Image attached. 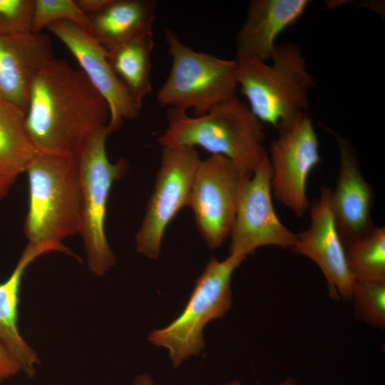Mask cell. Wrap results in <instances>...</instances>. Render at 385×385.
Listing matches in <instances>:
<instances>
[{
	"label": "cell",
	"instance_id": "e0dca14e",
	"mask_svg": "<svg viewBox=\"0 0 385 385\" xmlns=\"http://www.w3.org/2000/svg\"><path fill=\"white\" fill-rule=\"evenodd\" d=\"M53 252H63L53 245L28 243L10 276L0 283V342L29 378L34 376L39 359L37 353L23 339L18 328L20 287L28 267L36 258Z\"/></svg>",
	"mask_w": 385,
	"mask_h": 385
},
{
	"label": "cell",
	"instance_id": "ac0fdd59",
	"mask_svg": "<svg viewBox=\"0 0 385 385\" xmlns=\"http://www.w3.org/2000/svg\"><path fill=\"white\" fill-rule=\"evenodd\" d=\"M156 6L154 0H110L100 11L88 15V32L106 49L153 34Z\"/></svg>",
	"mask_w": 385,
	"mask_h": 385
},
{
	"label": "cell",
	"instance_id": "603a6c76",
	"mask_svg": "<svg viewBox=\"0 0 385 385\" xmlns=\"http://www.w3.org/2000/svg\"><path fill=\"white\" fill-rule=\"evenodd\" d=\"M68 21L88 31L90 21L75 0H34L31 33L40 34L52 23Z\"/></svg>",
	"mask_w": 385,
	"mask_h": 385
},
{
	"label": "cell",
	"instance_id": "83f0119b",
	"mask_svg": "<svg viewBox=\"0 0 385 385\" xmlns=\"http://www.w3.org/2000/svg\"><path fill=\"white\" fill-rule=\"evenodd\" d=\"M133 385H155L153 379L149 374H144L135 377Z\"/></svg>",
	"mask_w": 385,
	"mask_h": 385
},
{
	"label": "cell",
	"instance_id": "ba28073f",
	"mask_svg": "<svg viewBox=\"0 0 385 385\" xmlns=\"http://www.w3.org/2000/svg\"><path fill=\"white\" fill-rule=\"evenodd\" d=\"M200 162L195 148H163L153 190L135 237L138 252L150 259L158 257L166 228L178 212L188 206Z\"/></svg>",
	"mask_w": 385,
	"mask_h": 385
},
{
	"label": "cell",
	"instance_id": "277c9868",
	"mask_svg": "<svg viewBox=\"0 0 385 385\" xmlns=\"http://www.w3.org/2000/svg\"><path fill=\"white\" fill-rule=\"evenodd\" d=\"M235 60L238 88L250 111L263 124L278 130L307 113L315 82L298 44H278L268 62Z\"/></svg>",
	"mask_w": 385,
	"mask_h": 385
},
{
	"label": "cell",
	"instance_id": "8992f818",
	"mask_svg": "<svg viewBox=\"0 0 385 385\" xmlns=\"http://www.w3.org/2000/svg\"><path fill=\"white\" fill-rule=\"evenodd\" d=\"M164 38L172 58L169 74L157 93L161 106L202 115L236 96L237 64L196 51L165 29Z\"/></svg>",
	"mask_w": 385,
	"mask_h": 385
},
{
	"label": "cell",
	"instance_id": "52a82bcc",
	"mask_svg": "<svg viewBox=\"0 0 385 385\" xmlns=\"http://www.w3.org/2000/svg\"><path fill=\"white\" fill-rule=\"evenodd\" d=\"M245 259L235 254L222 261L211 257L181 314L165 327L149 334L151 344L168 350L173 367L200 354L205 348V327L212 320L222 318L231 308V277Z\"/></svg>",
	"mask_w": 385,
	"mask_h": 385
},
{
	"label": "cell",
	"instance_id": "484cf974",
	"mask_svg": "<svg viewBox=\"0 0 385 385\" xmlns=\"http://www.w3.org/2000/svg\"><path fill=\"white\" fill-rule=\"evenodd\" d=\"M75 1L81 11L88 16L100 11L110 0H75Z\"/></svg>",
	"mask_w": 385,
	"mask_h": 385
},
{
	"label": "cell",
	"instance_id": "5bb4252c",
	"mask_svg": "<svg viewBox=\"0 0 385 385\" xmlns=\"http://www.w3.org/2000/svg\"><path fill=\"white\" fill-rule=\"evenodd\" d=\"M337 143L339 169L330 205L344 247L367 234L375 225L371 219L374 191L364 178L356 150L350 142L329 130Z\"/></svg>",
	"mask_w": 385,
	"mask_h": 385
},
{
	"label": "cell",
	"instance_id": "8fae6325",
	"mask_svg": "<svg viewBox=\"0 0 385 385\" xmlns=\"http://www.w3.org/2000/svg\"><path fill=\"white\" fill-rule=\"evenodd\" d=\"M272 168L267 155L240 190L230 231V254L245 258L263 246L291 249L297 234L279 219L272 199Z\"/></svg>",
	"mask_w": 385,
	"mask_h": 385
},
{
	"label": "cell",
	"instance_id": "7c38bea8",
	"mask_svg": "<svg viewBox=\"0 0 385 385\" xmlns=\"http://www.w3.org/2000/svg\"><path fill=\"white\" fill-rule=\"evenodd\" d=\"M46 29L67 47L106 101L110 114L107 127L111 133L117 130L123 120L139 116L142 104L126 91L108 62L106 48L88 31L68 21L52 23Z\"/></svg>",
	"mask_w": 385,
	"mask_h": 385
},
{
	"label": "cell",
	"instance_id": "f1b7e54d",
	"mask_svg": "<svg viewBox=\"0 0 385 385\" xmlns=\"http://www.w3.org/2000/svg\"><path fill=\"white\" fill-rule=\"evenodd\" d=\"M225 385H242L238 381H232ZM276 385H297V381L291 378L287 379L285 381L280 382Z\"/></svg>",
	"mask_w": 385,
	"mask_h": 385
},
{
	"label": "cell",
	"instance_id": "44dd1931",
	"mask_svg": "<svg viewBox=\"0 0 385 385\" xmlns=\"http://www.w3.org/2000/svg\"><path fill=\"white\" fill-rule=\"evenodd\" d=\"M346 259L354 280L385 283V227L374 226L367 234L345 247Z\"/></svg>",
	"mask_w": 385,
	"mask_h": 385
},
{
	"label": "cell",
	"instance_id": "3957f363",
	"mask_svg": "<svg viewBox=\"0 0 385 385\" xmlns=\"http://www.w3.org/2000/svg\"><path fill=\"white\" fill-rule=\"evenodd\" d=\"M29 207L24 234L33 245H48L76 256L63 240L80 234L81 206L77 162L74 154L37 152L26 172Z\"/></svg>",
	"mask_w": 385,
	"mask_h": 385
},
{
	"label": "cell",
	"instance_id": "7a4b0ae2",
	"mask_svg": "<svg viewBox=\"0 0 385 385\" xmlns=\"http://www.w3.org/2000/svg\"><path fill=\"white\" fill-rule=\"evenodd\" d=\"M168 125L158 139L168 146H199L232 162L250 178L267 155L263 123L237 96L200 116L168 108Z\"/></svg>",
	"mask_w": 385,
	"mask_h": 385
},
{
	"label": "cell",
	"instance_id": "4fadbf2b",
	"mask_svg": "<svg viewBox=\"0 0 385 385\" xmlns=\"http://www.w3.org/2000/svg\"><path fill=\"white\" fill-rule=\"evenodd\" d=\"M331 189L322 186L310 206V224L297 234L290 249L317 264L324 274L330 297L350 302L354 280L348 269L345 247L337 230L330 205Z\"/></svg>",
	"mask_w": 385,
	"mask_h": 385
},
{
	"label": "cell",
	"instance_id": "cb8c5ba5",
	"mask_svg": "<svg viewBox=\"0 0 385 385\" xmlns=\"http://www.w3.org/2000/svg\"><path fill=\"white\" fill-rule=\"evenodd\" d=\"M34 0H0V36L31 33Z\"/></svg>",
	"mask_w": 385,
	"mask_h": 385
},
{
	"label": "cell",
	"instance_id": "9c48e42d",
	"mask_svg": "<svg viewBox=\"0 0 385 385\" xmlns=\"http://www.w3.org/2000/svg\"><path fill=\"white\" fill-rule=\"evenodd\" d=\"M245 177L227 158L211 155L196 170L188 206L208 247H220L230 236Z\"/></svg>",
	"mask_w": 385,
	"mask_h": 385
},
{
	"label": "cell",
	"instance_id": "7402d4cb",
	"mask_svg": "<svg viewBox=\"0 0 385 385\" xmlns=\"http://www.w3.org/2000/svg\"><path fill=\"white\" fill-rule=\"evenodd\" d=\"M351 302L356 319L384 329L385 283H364L354 281Z\"/></svg>",
	"mask_w": 385,
	"mask_h": 385
},
{
	"label": "cell",
	"instance_id": "d6986e66",
	"mask_svg": "<svg viewBox=\"0 0 385 385\" xmlns=\"http://www.w3.org/2000/svg\"><path fill=\"white\" fill-rule=\"evenodd\" d=\"M153 48V34L106 49L114 73L131 97L140 104L152 91L150 55Z\"/></svg>",
	"mask_w": 385,
	"mask_h": 385
},
{
	"label": "cell",
	"instance_id": "ffe728a7",
	"mask_svg": "<svg viewBox=\"0 0 385 385\" xmlns=\"http://www.w3.org/2000/svg\"><path fill=\"white\" fill-rule=\"evenodd\" d=\"M26 113L0 101V172L14 179L26 172L37 153L28 133Z\"/></svg>",
	"mask_w": 385,
	"mask_h": 385
},
{
	"label": "cell",
	"instance_id": "4316f807",
	"mask_svg": "<svg viewBox=\"0 0 385 385\" xmlns=\"http://www.w3.org/2000/svg\"><path fill=\"white\" fill-rule=\"evenodd\" d=\"M15 180V179L5 175L0 172V200L7 196Z\"/></svg>",
	"mask_w": 385,
	"mask_h": 385
},
{
	"label": "cell",
	"instance_id": "9a60e30c",
	"mask_svg": "<svg viewBox=\"0 0 385 385\" xmlns=\"http://www.w3.org/2000/svg\"><path fill=\"white\" fill-rule=\"evenodd\" d=\"M53 58L51 39L43 33L0 36V101L26 113L35 76Z\"/></svg>",
	"mask_w": 385,
	"mask_h": 385
},
{
	"label": "cell",
	"instance_id": "d4e9b609",
	"mask_svg": "<svg viewBox=\"0 0 385 385\" xmlns=\"http://www.w3.org/2000/svg\"><path fill=\"white\" fill-rule=\"evenodd\" d=\"M21 371L16 361L0 342V383Z\"/></svg>",
	"mask_w": 385,
	"mask_h": 385
},
{
	"label": "cell",
	"instance_id": "30bf717a",
	"mask_svg": "<svg viewBox=\"0 0 385 385\" xmlns=\"http://www.w3.org/2000/svg\"><path fill=\"white\" fill-rule=\"evenodd\" d=\"M277 132L267 151L272 193L301 217L309 207L307 194L309 176L321 162L317 134L307 113Z\"/></svg>",
	"mask_w": 385,
	"mask_h": 385
},
{
	"label": "cell",
	"instance_id": "2e32d148",
	"mask_svg": "<svg viewBox=\"0 0 385 385\" xmlns=\"http://www.w3.org/2000/svg\"><path fill=\"white\" fill-rule=\"evenodd\" d=\"M307 0H252L236 38V58L268 62L279 36L305 13Z\"/></svg>",
	"mask_w": 385,
	"mask_h": 385
},
{
	"label": "cell",
	"instance_id": "6da1fadb",
	"mask_svg": "<svg viewBox=\"0 0 385 385\" xmlns=\"http://www.w3.org/2000/svg\"><path fill=\"white\" fill-rule=\"evenodd\" d=\"M108 106L82 70L53 58L35 76L25 123L37 152L76 154L108 125Z\"/></svg>",
	"mask_w": 385,
	"mask_h": 385
},
{
	"label": "cell",
	"instance_id": "5b68a950",
	"mask_svg": "<svg viewBox=\"0 0 385 385\" xmlns=\"http://www.w3.org/2000/svg\"><path fill=\"white\" fill-rule=\"evenodd\" d=\"M111 133L107 125L90 135L75 154L77 162L81 206L80 234L83 241L89 271L101 277L115 265L106 231L110 193L113 183L128 170V163L120 158L111 163L106 152V139Z\"/></svg>",
	"mask_w": 385,
	"mask_h": 385
}]
</instances>
